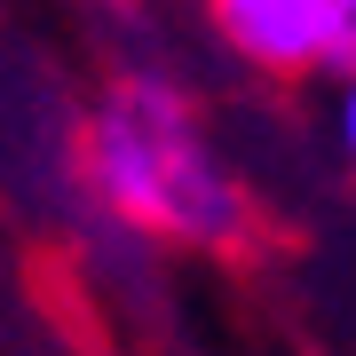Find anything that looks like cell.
<instances>
[{
  "instance_id": "cell-4",
  "label": "cell",
  "mask_w": 356,
  "mask_h": 356,
  "mask_svg": "<svg viewBox=\"0 0 356 356\" xmlns=\"http://www.w3.org/2000/svg\"><path fill=\"white\" fill-rule=\"evenodd\" d=\"M341 8H348V72H356V0H341Z\"/></svg>"
},
{
  "instance_id": "cell-1",
  "label": "cell",
  "mask_w": 356,
  "mask_h": 356,
  "mask_svg": "<svg viewBox=\"0 0 356 356\" xmlns=\"http://www.w3.org/2000/svg\"><path fill=\"white\" fill-rule=\"evenodd\" d=\"M79 159H88L95 198L135 229H159V238H182V245H229L245 229L238 175L214 159L198 103L166 72L111 79L88 135H79Z\"/></svg>"
},
{
  "instance_id": "cell-2",
  "label": "cell",
  "mask_w": 356,
  "mask_h": 356,
  "mask_svg": "<svg viewBox=\"0 0 356 356\" xmlns=\"http://www.w3.org/2000/svg\"><path fill=\"white\" fill-rule=\"evenodd\" d=\"M214 32L238 64L269 79H348V8L341 0H214Z\"/></svg>"
},
{
  "instance_id": "cell-3",
  "label": "cell",
  "mask_w": 356,
  "mask_h": 356,
  "mask_svg": "<svg viewBox=\"0 0 356 356\" xmlns=\"http://www.w3.org/2000/svg\"><path fill=\"white\" fill-rule=\"evenodd\" d=\"M332 143H341V151L356 159V72L341 79V88H332Z\"/></svg>"
}]
</instances>
